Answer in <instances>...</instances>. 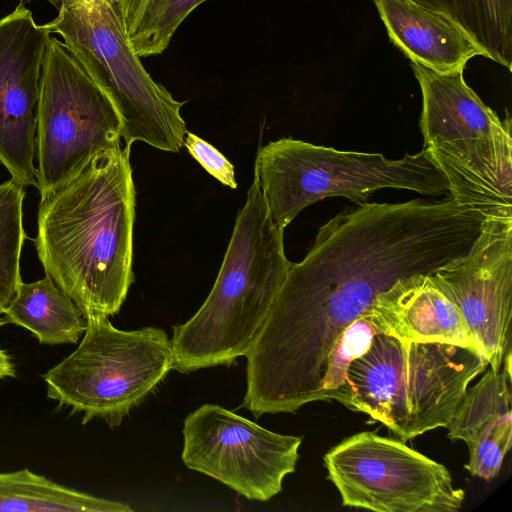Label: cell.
<instances>
[{
  "instance_id": "4",
  "label": "cell",
  "mask_w": 512,
  "mask_h": 512,
  "mask_svg": "<svg viewBox=\"0 0 512 512\" xmlns=\"http://www.w3.org/2000/svg\"><path fill=\"white\" fill-rule=\"evenodd\" d=\"M268 213L284 230L306 207L330 197L364 203L381 189L449 195L448 182L426 148L400 159L342 151L293 138L259 148L254 167Z\"/></svg>"
},
{
  "instance_id": "21",
  "label": "cell",
  "mask_w": 512,
  "mask_h": 512,
  "mask_svg": "<svg viewBox=\"0 0 512 512\" xmlns=\"http://www.w3.org/2000/svg\"><path fill=\"white\" fill-rule=\"evenodd\" d=\"M206 0H148L128 40L141 58L162 54L176 30L190 13Z\"/></svg>"
},
{
  "instance_id": "20",
  "label": "cell",
  "mask_w": 512,
  "mask_h": 512,
  "mask_svg": "<svg viewBox=\"0 0 512 512\" xmlns=\"http://www.w3.org/2000/svg\"><path fill=\"white\" fill-rule=\"evenodd\" d=\"M25 187L7 180L0 184V300L6 306L22 282L21 252L26 239L23 226Z\"/></svg>"
},
{
  "instance_id": "18",
  "label": "cell",
  "mask_w": 512,
  "mask_h": 512,
  "mask_svg": "<svg viewBox=\"0 0 512 512\" xmlns=\"http://www.w3.org/2000/svg\"><path fill=\"white\" fill-rule=\"evenodd\" d=\"M480 380L468 387L445 428L451 440H462L468 446L512 425L511 353L500 370L487 367Z\"/></svg>"
},
{
  "instance_id": "25",
  "label": "cell",
  "mask_w": 512,
  "mask_h": 512,
  "mask_svg": "<svg viewBox=\"0 0 512 512\" xmlns=\"http://www.w3.org/2000/svg\"><path fill=\"white\" fill-rule=\"evenodd\" d=\"M5 324L6 322L4 318H0V327ZM7 377H16V369L10 355L5 350L0 348V379Z\"/></svg>"
},
{
  "instance_id": "16",
  "label": "cell",
  "mask_w": 512,
  "mask_h": 512,
  "mask_svg": "<svg viewBox=\"0 0 512 512\" xmlns=\"http://www.w3.org/2000/svg\"><path fill=\"white\" fill-rule=\"evenodd\" d=\"M0 312L6 324L29 330L41 344H75L87 327L81 310L47 275L22 281Z\"/></svg>"
},
{
  "instance_id": "11",
  "label": "cell",
  "mask_w": 512,
  "mask_h": 512,
  "mask_svg": "<svg viewBox=\"0 0 512 512\" xmlns=\"http://www.w3.org/2000/svg\"><path fill=\"white\" fill-rule=\"evenodd\" d=\"M51 33L22 2L0 19V163L24 187H36L40 82Z\"/></svg>"
},
{
  "instance_id": "17",
  "label": "cell",
  "mask_w": 512,
  "mask_h": 512,
  "mask_svg": "<svg viewBox=\"0 0 512 512\" xmlns=\"http://www.w3.org/2000/svg\"><path fill=\"white\" fill-rule=\"evenodd\" d=\"M460 29L481 56L512 68V0H409Z\"/></svg>"
},
{
  "instance_id": "3",
  "label": "cell",
  "mask_w": 512,
  "mask_h": 512,
  "mask_svg": "<svg viewBox=\"0 0 512 512\" xmlns=\"http://www.w3.org/2000/svg\"><path fill=\"white\" fill-rule=\"evenodd\" d=\"M487 367L473 348L376 333L350 363L339 402L409 440L446 427L469 384Z\"/></svg>"
},
{
  "instance_id": "24",
  "label": "cell",
  "mask_w": 512,
  "mask_h": 512,
  "mask_svg": "<svg viewBox=\"0 0 512 512\" xmlns=\"http://www.w3.org/2000/svg\"><path fill=\"white\" fill-rule=\"evenodd\" d=\"M127 35L136 27L148 0H118Z\"/></svg>"
},
{
  "instance_id": "10",
  "label": "cell",
  "mask_w": 512,
  "mask_h": 512,
  "mask_svg": "<svg viewBox=\"0 0 512 512\" xmlns=\"http://www.w3.org/2000/svg\"><path fill=\"white\" fill-rule=\"evenodd\" d=\"M430 276L457 307L488 366L500 370L511 353L512 218L485 217L470 250Z\"/></svg>"
},
{
  "instance_id": "13",
  "label": "cell",
  "mask_w": 512,
  "mask_h": 512,
  "mask_svg": "<svg viewBox=\"0 0 512 512\" xmlns=\"http://www.w3.org/2000/svg\"><path fill=\"white\" fill-rule=\"evenodd\" d=\"M363 317L377 333L404 342L448 343L477 350L457 307L430 274L397 280L375 297Z\"/></svg>"
},
{
  "instance_id": "5",
  "label": "cell",
  "mask_w": 512,
  "mask_h": 512,
  "mask_svg": "<svg viewBox=\"0 0 512 512\" xmlns=\"http://www.w3.org/2000/svg\"><path fill=\"white\" fill-rule=\"evenodd\" d=\"M56 4L58 15L47 24L113 102L124 145L140 141L180 152L187 132L180 110L186 101L176 100L144 68L128 40L118 0H57Z\"/></svg>"
},
{
  "instance_id": "1",
  "label": "cell",
  "mask_w": 512,
  "mask_h": 512,
  "mask_svg": "<svg viewBox=\"0 0 512 512\" xmlns=\"http://www.w3.org/2000/svg\"><path fill=\"white\" fill-rule=\"evenodd\" d=\"M130 147L97 154L74 178L40 197L34 246L55 284L84 316H113L133 274L135 187Z\"/></svg>"
},
{
  "instance_id": "27",
  "label": "cell",
  "mask_w": 512,
  "mask_h": 512,
  "mask_svg": "<svg viewBox=\"0 0 512 512\" xmlns=\"http://www.w3.org/2000/svg\"><path fill=\"white\" fill-rule=\"evenodd\" d=\"M50 2L56 4L57 0H49Z\"/></svg>"
},
{
  "instance_id": "6",
  "label": "cell",
  "mask_w": 512,
  "mask_h": 512,
  "mask_svg": "<svg viewBox=\"0 0 512 512\" xmlns=\"http://www.w3.org/2000/svg\"><path fill=\"white\" fill-rule=\"evenodd\" d=\"M78 347L42 378L57 408L82 413V424L103 419L119 426L173 369L171 339L159 327L125 331L108 316H85Z\"/></svg>"
},
{
  "instance_id": "15",
  "label": "cell",
  "mask_w": 512,
  "mask_h": 512,
  "mask_svg": "<svg viewBox=\"0 0 512 512\" xmlns=\"http://www.w3.org/2000/svg\"><path fill=\"white\" fill-rule=\"evenodd\" d=\"M391 42L411 62L437 73L464 71L481 56L468 37L447 19L409 0H373Z\"/></svg>"
},
{
  "instance_id": "23",
  "label": "cell",
  "mask_w": 512,
  "mask_h": 512,
  "mask_svg": "<svg viewBox=\"0 0 512 512\" xmlns=\"http://www.w3.org/2000/svg\"><path fill=\"white\" fill-rule=\"evenodd\" d=\"M183 146L211 176L231 189L237 188L234 166L213 145L187 131Z\"/></svg>"
},
{
  "instance_id": "2",
  "label": "cell",
  "mask_w": 512,
  "mask_h": 512,
  "mask_svg": "<svg viewBox=\"0 0 512 512\" xmlns=\"http://www.w3.org/2000/svg\"><path fill=\"white\" fill-rule=\"evenodd\" d=\"M283 233L254 178L211 292L193 317L173 327V369L188 373L247 355L290 265Z\"/></svg>"
},
{
  "instance_id": "9",
  "label": "cell",
  "mask_w": 512,
  "mask_h": 512,
  "mask_svg": "<svg viewBox=\"0 0 512 512\" xmlns=\"http://www.w3.org/2000/svg\"><path fill=\"white\" fill-rule=\"evenodd\" d=\"M182 461L249 500L268 501L295 471L302 438L267 430L222 406L184 420Z\"/></svg>"
},
{
  "instance_id": "26",
  "label": "cell",
  "mask_w": 512,
  "mask_h": 512,
  "mask_svg": "<svg viewBox=\"0 0 512 512\" xmlns=\"http://www.w3.org/2000/svg\"><path fill=\"white\" fill-rule=\"evenodd\" d=\"M5 305L2 303V301L0 300V308H3Z\"/></svg>"
},
{
  "instance_id": "22",
  "label": "cell",
  "mask_w": 512,
  "mask_h": 512,
  "mask_svg": "<svg viewBox=\"0 0 512 512\" xmlns=\"http://www.w3.org/2000/svg\"><path fill=\"white\" fill-rule=\"evenodd\" d=\"M511 444L512 426L502 428L476 441L468 446L469 461L466 468L474 476L487 481L493 479L499 473Z\"/></svg>"
},
{
  "instance_id": "19",
  "label": "cell",
  "mask_w": 512,
  "mask_h": 512,
  "mask_svg": "<svg viewBox=\"0 0 512 512\" xmlns=\"http://www.w3.org/2000/svg\"><path fill=\"white\" fill-rule=\"evenodd\" d=\"M0 511L131 512L132 508L60 485L24 468L0 472Z\"/></svg>"
},
{
  "instance_id": "8",
  "label": "cell",
  "mask_w": 512,
  "mask_h": 512,
  "mask_svg": "<svg viewBox=\"0 0 512 512\" xmlns=\"http://www.w3.org/2000/svg\"><path fill=\"white\" fill-rule=\"evenodd\" d=\"M329 480L347 507L376 512H456L465 492L448 469L374 432L354 434L324 456Z\"/></svg>"
},
{
  "instance_id": "7",
  "label": "cell",
  "mask_w": 512,
  "mask_h": 512,
  "mask_svg": "<svg viewBox=\"0 0 512 512\" xmlns=\"http://www.w3.org/2000/svg\"><path fill=\"white\" fill-rule=\"evenodd\" d=\"M122 124L107 94L71 51L50 38L42 65L36 128V188H60L100 152L121 144Z\"/></svg>"
},
{
  "instance_id": "12",
  "label": "cell",
  "mask_w": 512,
  "mask_h": 512,
  "mask_svg": "<svg viewBox=\"0 0 512 512\" xmlns=\"http://www.w3.org/2000/svg\"><path fill=\"white\" fill-rule=\"evenodd\" d=\"M511 126L507 111L504 126L490 136L423 147L444 174L449 195L484 217L512 218Z\"/></svg>"
},
{
  "instance_id": "14",
  "label": "cell",
  "mask_w": 512,
  "mask_h": 512,
  "mask_svg": "<svg viewBox=\"0 0 512 512\" xmlns=\"http://www.w3.org/2000/svg\"><path fill=\"white\" fill-rule=\"evenodd\" d=\"M422 94L419 127L424 147L487 137L505 123L466 83L463 71L437 73L411 62Z\"/></svg>"
}]
</instances>
